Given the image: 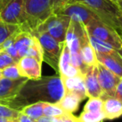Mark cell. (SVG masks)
<instances>
[{"label":"cell","mask_w":122,"mask_h":122,"mask_svg":"<svg viewBox=\"0 0 122 122\" xmlns=\"http://www.w3.org/2000/svg\"><path fill=\"white\" fill-rule=\"evenodd\" d=\"M65 90L59 75L29 80L14 100L7 106L20 111L24 107L38 102L57 104L63 98Z\"/></svg>","instance_id":"1"},{"label":"cell","mask_w":122,"mask_h":122,"mask_svg":"<svg viewBox=\"0 0 122 122\" xmlns=\"http://www.w3.org/2000/svg\"><path fill=\"white\" fill-rule=\"evenodd\" d=\"M25 31L33 34L53 14L50 0H24Z\"/></svg>","instance_id":"2"},{"label":"cell","mask_w":122,"mask_h":122,"mask_svg":"<svg viewBox=\"0 0 122 122\" xmlns=\"http://www.w3.org/2000/svg\"><path fill=\"white\" fill-rule=\"evenodd\" d=\"M70 3H80L87 6L102 22L115 30L117 29V16L120 10L110 0H70L69 4Z\"/></svg>","instance_id":"3"},{"label":"cell","mask_w":122,"mask_h":122,"mask_svg":"<svg viewBox=\"0 0 122 122\" xmlns=\"http://www.w3.org/2000/svg\"><path fill=\"white\" fill-rule=\"evenodd\" d=\"M0 22L19 26L23 31H25L26 18L24 0H1Z\"/></svg>","instance_id":"4"},{"label":"cell","mask_w":122,"mask_h":122,"mask_svg":"<svg viewBox=\"0 0 122 122\" xmlns=\"http://www.w3.org/2000/svg\"><path fill=\"white\" fill-rule=\"evenodd\" d=\"M38 39L42 50L43 61L49 65L57 75H59V59L63 44L58 42L50 35L44 33H35L32 34Z\"/></svg>","instance_id":"5"},{"label":"cell","mask_w":122,"mask_h":122,"mask_svg":"<svg viewBox=\"0 0 122 122\" xmlns=\"http://www.w3.org/2000/svg\"><path fill=\"white\" fill-rule=\"evenodd\" d=\"M70 18L59 13H53L34 33H44L63 44L65 42L66 34L70 24Z\"/></svg>","instance_id":"6"},{"label":"cell","mask_w":122,"mask_h":122,"mask_svg":"<svg viewBox=\"0 0 122 122\" xmlns=\"http://www.w3.org/2000/svg\"><path fill=\"white\" fill-rule=\"evenodd\" d=\"M85 28L89 35L109 44L122 55V39L115 29L105 24L101 20L94 21Z\"/></svg>","instance_id":"7"},{"label":"cell","mask_w":122,"mask_h":122,"mask_svg":"<svg viewBox=\"0 0 122 122\" xmlns=\"http://www.w3.org/2000/svg\"><path fill=\"white\" fill-rule=\"evenodd\" d=\"M58 13L68 16L71 20L80 23L85 27L90 25L95 20H100L91 9L80 3H70Z\"/></svg>","instance_id":"8"},{"label":"cell","mask_w":122,"mask_h":122,"mask_svg":"<svg viewBox=\"0 0 122 122\" xmlns=\"http://www.w3.org/2000/svg\"><path fill=\"white\" fill-rule=\"evenodd\" d=\"M96 67L98 80L103 92L101 99L104 100L107 98L115 97L116 86L120 78L98 62L96 64Z\"/></svg>","instance_id":"9"},{"label":"cell","mask_w":122,"mask_h":122,"mask_svg":"<svg viewBox=\"0 0 122 122\" xmlns=\"http://www.w3.org/2000/svg\"><path fill=\"white\" fill-rule=\"evenodd\" d=\"M29 79L21 77L17 80L2 78L0 80V104L8 105L17 97L21 89Z\"/></svg>","instance_id":"10"},{"label":"cell","mask_w":122,"mask_h":122,"mask_svg":"<svg viewBox=\"0 0 122 122\" xmlns=\"http://www.w3.org/2000/svg\"><path fill=\"white\" fill-rule=\"evenodd\" d=\"M97 62L113 72L118 77H122V55L115 49L107 53L95 52Z\"/></svg>","instance_id":"11"},{"label":"cell","mask_w":122,"mask_h":122,"mask_svg":"<svg viewBox=\"0 0 122 122\" xmlns=\"http://www.w3.org/2000/svg\"><path fill=\"white\" fill-rule=\"evenodd\" d=\"M19 74L29 80H38L42 77V61L36 58L25 56L17 63Z\"/></svg>","instance_id":"12"},{"label":"cell","mask_w":122,"mask_h":122,"mask_svg":"<svg viewBox=\"0 0 122 122\" xmlns=\"http://www.w3.org/2000/svg\"><path fill=\"white\" fill-rule=\"evenodd\" d=\"M85 81L86 95L89 98H101L103 92L100 88L97 75V67L95 65L88 66L82 75Z\"/></svg>","instance_id":"13"},{"label":"cell","mask_w":122,"mask_h":122,"mask_svg":"<svg viewBox=\"0 0 122 122\" xmlns=\"http://www.w3.org/2000/svg\"><path fill=\"white\" fill-rule=\"evenodd\" d=\"M59 75L61 78H71L81 75L80 70L71 65V57L70 51L65 42L63 44V49L61 51L60 59H59Z\"/></svg>","instance_id":"14"},{"label":"cell","mask_w":122,"mask_h":122,"mask_svg":"<svg viewBox=\"0 0 122 122\" xmlns=\"http://www.w3.org/2000/svg\"><path fill=\"white\" fill-rule=\"evenodd\" d=\"M80 56H81L82 62L85 65L91 66V65H95L97 64L95 51L90 41L86 29L85 30V33H84L83 36L80 39Z\"/></svg>","instance_id":"15"},{"label":"cell","mask_w":122,"mask_h":122,"mask_svg":"<svg viewBox=\"0 0 122 122\" xmlns=\"http://www.w3.org/2000/svg\"><path fill=\"white\" fill-rule=\"evenodd\" d=\"M63 81L65 92L73 93L77 95L82 100L87 97L86 89H85V81L82 75H77L71 78H61Z\"/></svg>","instance_id":"16"},{"label":"cell","mask_w":122,"mask_h":122,"mask_svg":"<svg viewBox=\"0 0 122 122\" xmlns=\"http://www.w3.org/2000/svg\"><path fill=\"white\" fill-rule=\"evenodd\" d=\"M36 38L29 32L21 30L15 35L14 46L17 49L20 58L27 56L29 49L33 46Z\"/></svg>","instance_id":"17"},{"label":"cell","mask_w":122,"mask_h":122,"mask_svg":"<svg viewBox=\"0 0 122 122\" xmlns=\"http://www.w3.org/2000/svg\"><path fill=\"white\" fill-rule=\"evenodd\" d=\"M103 113L105 119L114 120L122 115V103L115 97L104 100Z\"/></svg>","instance_id":"18"},{"label":"cell","mask_w":122,"mask_h":122,"mask_svg":"<svg viewBox=\"0 0 122 122\" xmlns=\"http://www.w3.org/2000/svg\"><path fill=\"white\" fill-rule=\"evenodd\" d=\"M81 101L82 100L77 95L65 92L63 98L59 100V102H58L57 105L67 113L73 114L78 110Z\"/></svg>","instance_id":"19"},{"label":"cell","mask_w":122,"mask_h":122,"mask_svg":"<svg viewBox=\"0 0 122 122\" xmlns=\"http://www.w3.org/2000/svg\"><path fill=\"white\" fill-rule=\"evenodd\" d=\"M44 102H38L32 105L24 107L20 112L28 115L34 120H37L39 118L44 115Z\"/></svg>","instance_id":"20"},{"label":"cell","mask_w":122,"mask_h":122,"mask_svg":"<svg viewBox=\"0 0 122 122\" xmlns=\"http://www.w3.org/2000/svg\"><path fill=\"white\" fill-rule=\"evenodd\" d=\"M21 30L22 29L19 26L10 25V24H6L0 22V46L8 39H9Z\"/></svg>","instance_id":"21"},{"label":"cell","mask_w":122,"mask_h":122,"mask_svg":"<svg viewBox=\"0 0 122 122\" xmlns=\"http://www.w3.org/2000/svg\"><path fill=\"white\" fill-rule=\"evenodd\" d=\"M105 119V114L101 112L83 111L78 117L79 122H102Z\"/></svg>","instance_id":"22"},{"label":"cell","mask_w":122,"mask_h":122,"mask_svg":"<svg viewBox=\"0 0 122 122\" xmlns=\"http://www.w3.org/2000/svg\"><path fill=\"white\" fill-rule=\"evenodd\" d=\"M67 112L60 108L57 104L44 103V115L50 117H60L65 115Z\"/></svg>","instance_id":"23"},{"label":"cell","mask_w":122,"mask_h":122,"mask_svg":"<svg viewBox=\"0 0 122 122\" xmlns=\"http://www.w3.org/2000/svg\"><path fill=\"white\" fill-rule=\"evenodd\" d=\"M104 100L101 98H90L84 107L83 111L101 112L103 111Z\"/></svg>","instance_id":"24"},{"label":"cell","mask_w":122,"mask_h":122,"mask_svg":"<svg viewBox=\"0 0 122 122\" xmlns=\"http://www.w3.org/2000/svg\"><path fill=\"white\" fill-rule=\"evenodd\" d=\"M2 71L3 78L9 79V80H17V79L21 78V75L19 74V70L18 68L17 65H14L9 66L7 68L1 70Z\"/></svg>","instance_id":"25"},{"label":"cell","mask_w":122,"mask_h":122,"mask_svg":"<svg viewBox=\"0 0 122 122\" xmlns=\"http://www.w3.org/2000/svg\"><path fill=\"white\" fill-rule=\"evenodd\" d=\"M19 110L0 104V117H5L10 119H17L19 115Z\"/></svg>","instance_id":"26"},{"label":"cell","mask_w":122,"mask_h":122,"mask_svg":"<svg viewBox=\"0 0 122 122\" xmlns=\"http://www.w3.org/2000/svg\"><path fill=\"white\" fill-rule=\"evenodd\" d=\"M14 65H17V62L5 51H1L0 52V70Z\"/></svg>","instance_id":"27"},{"label":"cell","mask_w":122,"mask_h":122,"mask_svg":"<svg viewBox=\"0 0 122 122\" xmlns=\"http://www.w3.org/2000/svg\"><path fill=\"white\" fill-rule=\"evenodd\" d=\"M70 3V0H50L53 13H58Z\"/></svg>","instance_id":"28"},{"label":"cell","mask_w":122,"mask_h":122,"mask_svg":"<svg viewBox=\"0 0 122 122\" xmlns=\"http://www.w3.org/2000/svg\"><path fill=\"white\" fill-rule=\"evenodd\" d=\"M57 122H79L78 117L75 116L71 113H66L65 115L58 118Z\"/></svg>","instance_id":"29"},{"label":"cell","mask_w":122,"mask_h":122,"mask_svg":"<svg viewBox=\"0 0 122 122\" xmlns=\"http://www.w3.org/2000/svg\"><path fill=\"white\" fill-rule=\"evenodd\" d=\"M4 51H5V52L7 53L9 55H10L11 57H12L13 59H14V60L17 62V63L19 61V59H21V58L19 57V53H18L17 49H15V47H14V45L10 46V47H9L8 49H6L5 50H4Z\"/></svg>","instance_id":"30"},{"label":"cell","mask_w":122,"mask_h":122,"mask_svg":"<svg viewBox=\"0 0 122 122\" xmlns=\"http://www.w3.org/2000/svg\"><path fill=\"white\" fill-rule=\"evenodd\" d=\"M115 98L119 100L122 103V77L120 79L118 85L116 86V90H115Z\"/></svg>","instance_id":"31"},{"label":"cell","mask_w":122,"mask_h":122,"mask_svg":"<svg viewBox=\"0 0 122 122\" xmlns=\"http://www.w3.org/2000/svg\"><path fill=\"white\" fill-rule=\"evenodd\" d=\"M117 24H118V27H117L116 32L120 34L122 39V11H120L117 16Z\"/></svg>","instance_id":"32"},{"label":"cell","mask_w":122,"mask_h":122,"mask_svg":"<svg viewBox=\"0 0 122 122\" xmlns=\"http://www.w3.org/2000/svg\"><path fill=\"white\" fill-rule=\"evenodd\" d=\"M17 120H18V122H35V120L31 119L30 117H29L28 115H24L22 112H19V115L17 118Z\"/></svg>","instance_id":"33"},{"label":"cell","mask_w":122,"mask_h":122,"mask_svg":"<svg viewBox=\"0 0 122 122\" xmlns=\"http://www.w3.org/2000/svg\"><path fill=\"white\" fill-rule=\"evenodd\" d=\"M59 118V117H58ZM58 118L56 117H50V116H46V115H43L40 118H39L35 122H57Z\"/></svg>","instance_id":"34"},{"label":"cell","mask_w":122,"mask_h":122,"mask_svg":"<svg viewBox=\"0 0 122 122\" xmlns=\"http://www.w3.org/2000/svg\"><path fill=\"white\" fill-rule=\"evenodd\" d=\"M0 122H18L17 119L5 118V117H0Z\"/></svg>","instance_id":"35"},{"label":"cell","mask_w":122,"mask_h":122,"mask_svg":"<svg viewBox=\"0 0 122 122\" xmlns=\"http://www.w3.org/2000/svg\"><path fill=\"white\" fill-rule=\"evenodd\" d=\"M118 8L120 9V11H122V0H120V1H119Z\"/></svg>","instance_id":"36"},{"label":"cell","mask_w":122,"mask_h":122,"mask_svg":"<svg viewBox=\"0 0 122 122\" xmlns=\"http://www.w3.org/2000/svg\"><path fill=\"white\" fill-rule=\"evenodd\" d=\"M111 2H113L115 4H116L117 6H118V0H110Z\"/></svg>","instance_id":"37"},{"label":"cell","mask_w":122,"mask_h":122,"mask_svg":"<svg viewBox=\"0 0 122 122\" xmlns=\"http://www.w3.org/2000/svg\"><path fill=\"white\" fill-rule=\"evenodd\" d=\"M2 78H3V76H2V71L0 70V80H2Z\"/></svg>","instance_id":"38"},{"label":"cell","mask_w":122,"mask_h":122,"mask_svg":"<svg viewBox=\"0 0 122 122\" xmlns=\"http://www.w3.org/2000/svg\"><path fill=\"white\" fill-rule=\"evenodd\" d=\"M1 51H3V50H2V49H1V47H0V52H1Z\"/></svg>","instance_id":"39"},{"label":"cell","mask_w":122,"mask_h":122,"mask_svg":"<svg viewBox=\"0 0 122 122\" xmlns=\"http://www.w3.org/2000/svg\"><path fill=\"white\" fill-rule=\"evenodd\" d=\"M119 1H120V0H118V4H119Z\"/></svg>","instance_id":"40"},{"label":"cell","mask_w":122,"mask_h":122,"mask_svg":"<svg viewBox=\"0 0 122 122\" xmlns=\"http://www.w3.org/2000/svg\"><path fill=\"white\" fill-rule=\"evenodd\" d=\"M0 2H1V0H0Z\"/></svg>","instance_id":"41"}]
</instances>
